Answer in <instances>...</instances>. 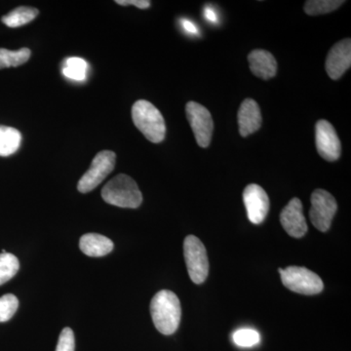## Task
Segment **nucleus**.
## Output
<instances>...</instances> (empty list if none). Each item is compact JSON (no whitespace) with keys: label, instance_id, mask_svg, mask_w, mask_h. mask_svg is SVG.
<instances>
[{"label":"nucleus","instance_id":"obj_17","mask_svg":"<svg viewBox=\"0 0 351 351\" xmlns=\"http://www.w3.org/2000/svg\"><path fill=\"white\" fill-rule=\"evenodd\" d=\"M39 11L34 7L21 6L2 17V23L9 27H20L38 17Z\"/></svg>","mask_w":351,"mask_h":351},{"label":"nucleus","instance_id":"obj_5","mask_svg":"<svg viewBox=\"0 0 351 351\" xmlns=\"http://www.w3.org/2000/svg\"><path fill=\"white\" fill-rule=\"evenodd\" d=\"M184 255L191 281L202 284L209 274V260L204 244L195 235H189L184 242Z\"/></svg>","mask_w":351,"mask_h":351},{"label":"nucleus","instance_id":"obj_3","mask_svg":"<svg viewBox=\"0 0 351 351\" xmlns=\"http://www.w3.org/2000/svg\"><path fill=\"white\" fill-rule=\"evenodd\" d=\"M132 119L135 126L149 142L158 144L165 138V120L161 112L149 101H136L132 108Z\"/></svg>","mask_w":351,"mask_h":351},{"label":"nucleus","instance_id":"obj_2","mask_svg":"<svg viewBox=\"0 0 351 351\" xmlns=\"http://www.w3.org/2000/svg\"><path fill=\"white\" fill-rule=\"evenodd\" d=\"M101 197L113 206L130 209H136L143 202L137 182L125 174L115 176L110 180L101 189Z\"/></svg>","mask_w":351,"mask_h":351},{"label":"nucleus","instance_id":"obj_22","mask_svg":"<svg viewBox=\"0 0 351 351\" xmlns=\"http://www.w3.org/2000/svg\"><path fill=\"white\" fill-rule=\"evenodd\" d=\"M19 307V300L13 294L0 297V322H6L13 317Z\"/></svg>","mask_w":351,"mask_h":351},{"label":"nucleus","instance_id":"obj_6","mask_svg":"<svg viewBox=\"0 0 351 351\" xmlns=\"http://www.w3.org/2000/svg\"><path fill=\"white\" fill-rule=\"evenodd\" d=\"M309 218L314 228L326 232L331 228L332 221L338 210V204L331 193L324 189H316L311 195Z\"/></svg>","mask_w":351,"mask_h":351},{"label":"nucleus","instance_id":"obj_26","mask_svg":"<svg viewBox=\"0 0 351 351\" xmlns=\"http://www.w3.org/2000/svg\"><path fill=\"white\" fill-rule=\"evenodd\" d=\"M182 25L184 27V31L189 32L191 34H198L199 32H198L197 27H196L195 23L191 22V21L184 19L182 20Z\"/></svg>","mask_w":351,"mask_h":351},{"label":"nucleus","instance_id":"obj_18","mask_svg":"<svg viewBox=\"0 0 351 351\" xmlns=\"http://www.w3.org/2000/svg\"><path fill=\"white\" fill-rule=\"evenodd\" d=\"M64 76L71 80L82 82L87 80L88 64L82 58L71 57L64 61L63 69Z\"/></svg>","mask_w":351,"mask_h":351},{"label":"nucleus","instance_id":"obj_7","mask_svg":"<svg viewBox=\"0 0 351 351\" xmlns=\"http://www.w3.org/2000/svg\"><path fill=\"white\" fill-rule=\"evenodd\" d=\"M117 156L114 152L103 151L94 157L91 166L82 176L77 184V189L82 193H90L96 189L114 169Z\"/></svg>","mask_w":351,"mask_h":351},{"label":"nucleus","instance_id":"obj_9","mask_svg":"<svg viewBox=\"0 0 351 351\" xmlns=\"http://www.w3.org/2000/svg\"><path fill=\"white\" fill-rule=\"evenodd\" d=\"M315 144L318 154L325 160L332 162L341 156V141L334 126L327 120L321 119L316 123Z\"/></svg>","mask_w":351,"mask_h":351},{"label":"nucleus","instance_id":"obj_1","mask_svg":"<svg viewBox=\"0 0 351 351\" xmlns=\"http://www.w3.org/2000/svg\"><path fill=\"white\" fill-rule=\"evenodd\" d=\"M151 314L154 326L161 334L169 336L179 328L182 307L179 298L169 290L159 291L152 298Z\"/></svg>","mask_w":351,"mask_h":351},{"label":"nucleus","instance_id":"obj_8","mask_svg":"<svg viewBox=\"0 0 351 351\" xmlns=\"http://www.w3.org/2000/svg\"><path fill=\"white\" fill-rule=\"evenodd\" d=\"M186 112L197 145L201 147H209L214 130L211 113L206 108L195 101L186 104Z\"/></svg>","mask_w":351,"mask_h":351},{"label":"nucleus","instance_id":"obj_25","mask_svg":"<svg viewBox=\"0 0 351 351\" xmlns=\"http://www.w3.org/2000/svg\"><path fill=\"white\" fill-rule=\"evenodd\" d=\"M117 4L122 6L133 5L140 9H147L151 7V1L149 0H117Z\"/></svg>","mask_w":351,"mask_h":351},{"label":"nucleus","instance_id":"obj_10","mask_svg":"<svg viewBox=\"0 0 351 351\" xmlns=\"http://www.w3.org/2000/svg\"><path fill=\"white\" fill-rule=\"evenodd\" d=\"M243 200L251 223H262L269 211V198L265 189L258 184H249L244 189Z\"/></svg>","mask_w":351,"mask_h":351},{"label":"nucleus","instance_id":"obj_12","mask_svg":"<svg viewBox=\"0 0 351 351\" xmlns=\"http://www.w3.org/2000/svg\"><path fill=\"white\" fill-rule=\"evenodd\" d=\"M280 221L290 237L301 239L307 232L306 219L302 213V201L293 198L280 214Z\"/></svg>","mask_w":351,"mask_h":351},{"label":"nucleus","instance_id":"obj_14","mask_svg":"<svg viewBox=\"0 0 351 351\" xmlns=\"http://www.w3.org/2000/svg\"><path fill=\"white\" fill-rule=\"evenodd\" d=\"M249 64L253 75L267 80L274 77L277 73L276 58L269 51L257 49L252 51L248 56Z\"/></svg>","mask_w":351,"mask_h":351},{"label":"nucleus","instance_id":"obj_21","mask_svg":"<svg viewBox=\"0 0 351 351\" xmlns=\"http://www.w3.org/2000/svg\"><path fill=\"white\" fill-rule=\"evenodd\" d=\"M345 2L339 0H309L304 4V11L309 16L323 15L337 10Z\"/></svg>","mask_w":351,"mask_h":351},{"label":"nucleus","instance_id":"obj_15","mask_svg":"<svg viewBox=\"0 0 351 351\" xmlns=\"http://www.w3.org/2000/svg\"><path fill=\"white\" fill-rule=\"evenodd\" d=\"M114 244L110 239L98 234V233H87L80 240V250L88 257H104L113 250Z\"/></svg>","mask_w":351,"mask_h":351},{"label":"nucleus","instance_id":"obj_27","mask_svg":"<svg viewBox=\"0 0 351 351\" xmlns=\"http://www.w3.org/2000/svg\"><path fill=\"white\" fill-rule=\"evenodd\" d=\"M204 15L209 22L216 23L218 21V16L212 7L208 6L205 8Z\"/></svg>","mask_w":351,"mask_h":351},{"label":"nucleus","instance_id":"obj_24","mask_svg":"<svg viewBox=\"0 0 351 351\" xmlns=\"http://www.w3.org/2000/svg\"><path fill=\"white\" fill-rule=\"evenodd\" d=\"M75 334L71 328H64L60 334L56 351H75Z\"/></svg>","mask_w":351,"mask_h":351},{"label":"nucleus","instance_id":"obj_16","mask_svg":"<svg viewBox=\"0 0 351 351\" xmlns=\"http://www.w3.org/2000/svg\"><path fill=\"white\" fill-rule=\"evenodd\" d=\"M22 135L13 127L0 125V156H12L19 149Z\"/></svg>","mask_w":351,"mask_h":351},{"label":"nucleus","instance_id":"obj_23","mask_svg":"<svg viewBox=\"0 0 351 351\" xmlns=\"http://www.w3.org/2000/svg\"><path fill=\"white\" fill-rule=\"evenodd\" d=\"M233 341L241 348H251L261 341L260 334L253 329H240L233 334Z\"/></svg>","mask_w":351,"mask_h":351},{"label":"nucleus","instance_id":"obj_13","mask_svg":"<svg viewBox=\"0 0 351 351\" xmlns=\"http://www.w3.org/2000/svg\"><path fill=\"white\" fill-rule=\"evenodd\" d=\"M239 125L240 135L248 137L262 126V112L256 101L246 99L240 106L239 110Z\"/></svg>","mask_w":351,"mask_h":351},{"label":"nucleus","instance_id":"obj_4","mask_svg":"<svg viewBox=\"0 0 351 351\" xmlns=\"http://www.w3.org/2000/svg\"><path fill=\"white\" fill-rule=\"evenodd\" d=\"M278 270L283 285L298 294L317 295L324 288L322 279L306 267L292 265L287 269Z\"/></svg>","mask_w":351,"mask_h":351},{"label":"nucleus","instance_id":"obj_19","mask_svg":"<svg viewBox=\"0 0 351 351\" xmlns=\"http://www.w3.org/2000/svg\"><path fill=\"white\" fill-rule=\"evenodd\" d=\"M31 50L22 48L20 50L11 51L0 48V69L19 66L29 61Z\"/></svg>","mask_w":351,"mask_h":351},{"label":"nucleus","instance_id":"obj_11","mask_svg":"<svg viewBox=\"0 0 351 351\" xmlns=\"http://www.w3.org/2000/svg\"><path fill=\"white\" fill-rule=\"evenodd\" d=\"M351 66V40L343 39L335 44L329 51L326 59V71L332 80H337L343 76Z\"/></svg>","mask_w":351,"mask_h":351},{"label":"nucleus","instance_id":"obj_20","mask_svg":"<svg viewBox=\"0 0 351 351\" xmlns=\"http://www.w3.org/2000/svg\"><path fill=\"white\" fill-rule=\"evenodd\" d=\"M19 269V260L15 255L10 253L0 254V286L12 279Z\"/></svg>","mask_w":351,"mask_h":351}]
</instances>
